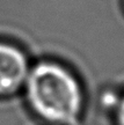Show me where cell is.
<instances>
[{"instance_id": "1", "label": "cell", "mask_w": 124, "mask_h": 125, "mask_svg": "<svg viewBox=\"0 0 124 125\" xmlns=\"http://www.w3.org/2000/svg\"><path fill=\"white\" fill-rule=\"evenodd\" d=\"M26 93L33 110L57 125H75L82 109V90L64 66L42 62L33 67L26 80Z\"/></svg>"}, {"instance_id": "2", "label": "cell", "mask_w": 124, "mask_h": 125, "mask_svg": "<svg viewBox=\"0 0 124 125\" xmlns=\"http://www.w3.org/2000/svg\"><path fill=\"white\" fill-rule=\"evenodd\" d=\"M26 56L21 50L0 42V95H7L26 83L29 74Z\"/></svg>"}, {"instance_id": "3", "label": "cell", "mask_w": 124, "mask_h": 125, "mask_svg": "<svg viewBox=\"0 0 124 125\" xmlns=\"http://www.w3.org/2000/svg\"><path fill=\"white\" fill-rule=\"evenodd\" d=\"M116 118L118 122V125H124V97L118 104L117 112H116Z\"/></svg>"}]
</instances>
